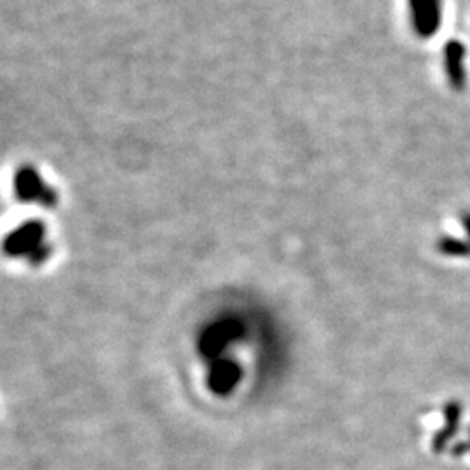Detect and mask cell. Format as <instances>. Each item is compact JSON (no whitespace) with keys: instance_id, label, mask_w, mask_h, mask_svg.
I'll return each instance as SVG.
<instances>
[{"instance_id":"1","label":"cell","mask_w":470,"mask_h":470,"mask_svg":"<svg viewBox=\"0 0 470 470\" xmlns=\"http://www.w3.org/2000/svg\"><path fill=\"white\" fill-rule=\"evenodd\" d=\"M4 251L8 256L28 261L33 267L46 263L51 256L46 225L40 221H26L6 237Z\"/></svg>"},{"instance_id":"2","label":"cell","mask_w":470,"mask_h":470,"mask_svg":"<svg viewBox=\"0 0 470 470\" xmlns=\"http://www.w3.org/2000/svg\"><path fill=\"white\" fill-rule=\"evenodd\" d=\"M15 193L21 202L39 204L44 207H54L58 204V193L49 183L32 166H23L15 175Z\"/></svg>"},{"instance_id":"3","label":"cell","mask_w":470,"mask_h":470,"mask_svg":"<svg viewBox=\"0 0 470 470\" xmlns=\"http://www.w3.org/2000/svg\"><path fill=\"white\" fill-rule=\"evenodd\" d=\"M411 21L420 37L434 35L441 23L439 0H410Z\"/></svg>"},{"instance_id":"4","label":"cell","mask_w":470,"mask_h":470,"mask_svg":"<svg viewBox=\"0 0 470 470\" xmlns=\"http://www.w3.org/2000/svg\"><path fill=\"white\" fill-rule=\"evenodd\" d=\"M444 60H446V71H448L449 82L462 89L463 86V47L458 42H449L444 49Z\"/></svg>"}]
</instances>
